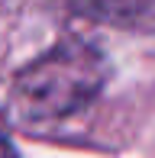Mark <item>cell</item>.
Returning <instances> with one entry per match:
<instances>
[{"label":"cell","instance_id":"1","mask_svg":"<svg viewBox=\"0 0 155 158\" xmlns=\"http://www.w3.org/2000/svg\"><path fill=\"white\" fill-rule=\"evenodd\" d=\"M103 84V58L84 42H65L26 64L13 81V100L29 119L68 116Z\"/></svg>","mask_w":155,"mask_h":158},{"label":"cell","instance_id":"2","mask_svg":"<svg viewBox=\"0 0 155 158\" xmlns=\"http://www.w3.org/2000/svg\"><path fill=\"white\" fill-rule=\"evenodd\" d=\"M0 158H19V155H16V148H13L10 142L3 139V132H0Z\"/></svg>","mask_w":155,"mask_h":158}]
</instances>
